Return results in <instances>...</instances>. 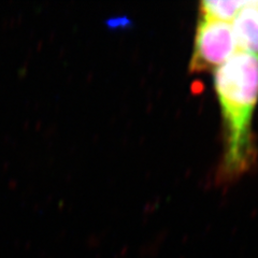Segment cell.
Here are the masks:
<instances>
[{
    "label": "cell",
    "mask_w": 258,
    "mask_h": 258,
    "mask_svg": "<svg viewBox=\"0 0 258 258\" xmlns=\"http://www.w3.org/2000/svg\"><path fill=\"white\" fill-rule=\"evenodd\" d=\"M251 4H252L253 7H255L256 9L258 10V0H256V2H251Z\"/></svg>",
    "instance_id": "5"
},
{
    "label": "cell",
    "mask_w": 258,
    "mask_h": 258,
    "mask_svg": "<svg viewBox=\"0 0 258 258\" xmlns=\"http://www.w3.org/2000/svg\"><path fill=\"white\" fill-rule=\"evenodd\" d=\"M232 31L239 51L258 55V10L251 2H245L236 15Z\"/></svg>",
    "instance_id": "3"
},
{
    "label": "cell",
    "mask_w": 258,
    "mask_h": 258,
    "mask_svg": "<svg viewBox=\"0 0 258 258\" xmlns=\"http://www.w3.org/2000/svg\"><path fill=\"white\" fill-rule=\"evenodd\" d=\"M214 88L225 128L222 174L233 179L256 158L251 125L258 100V55L237 51L215 70Z\"/></svg>",
    "instance_id": "1"
},
{
    "label": "cell",
    "mask_w": 258,
    "mask_h": 258,
    "mask_svg": "<svg viewBox=\"0 0 258 258\" xmlns=\"http://www.w3.org/2000/svg\"><path fill=\"white\" fill-rule=\"evenodd\" d=\"M245 2L240 0H205L199 5L200 16L228 22L236 18Z\"/></svg>",
    "instance_id": "4"
},
{
    "label": "cell",
    "mask_w": 258,
    "mask_h": 258,
    "mask_svg": "<svg viewBox=\"0 0 258 258\" xmlns=\"http://www.w3.org/2000/svg\"><path fill=\"white\" fill-rule=\"evenodd\" d=\"M236 47L232 26L228 22L200 16L189 71L191 74H206L216 70L235 54Z\"/></svg>",
    "instance_id": "2"
}]
</instances>
